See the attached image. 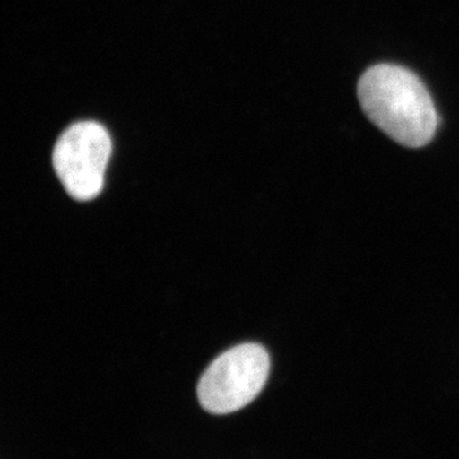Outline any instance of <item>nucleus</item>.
Here are the masks:
<instances>
[{"mask_svg": "<svg viewBox=\"0 0 459 459\" xmlns=\"http://www.w3.org/2000/svg\"><path fill=\"white\" fill-rule=\"evenodd\" d=\"M111 156L107 129L95 122L75 123L57 140L53 153L54 169L69 195L87 202L104 188L105 171Z\"/></svg>", "mask_w": 459, "mask_h": 459, "instance_id": "nucleus-3", "label": "nucleus"}, {"mask_svg": "<svg viewBox=\"0 0 459 459\" xmlns=\"http://www.w3.org/2000/svg\"><path fill=\"white\" fill-rule=\"evenodd\" d=\"M358 95L365 115L402 146L420 148L433 140L439 123L433 100L409 69L371 66L360 78Z\"/></svg>", "mask_w": 459, "mask_h": 459, "instance_id": "nucleus-1", "label": "nucleus"}, {"mask_svg": "<svg viewBox=\"0 0 459 459\" xmlns=\"http://www.w3.org/2000/svg\"><path fill=\"white\" fill-rule=\"evenodd\" d=\"M270 368V356L261 344L232 347L220 355L199 380V403L214 415L244 409L264 388Z\"/></svg>", "mask_w": 459, "mask_h": 459, "instance_id": "nucleus-2", "label": "nucleus"}]
</instances>
